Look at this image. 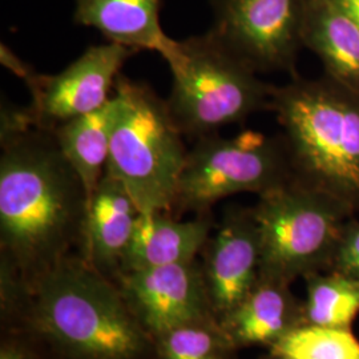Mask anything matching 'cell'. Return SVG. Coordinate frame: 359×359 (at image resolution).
I'll return each instance as SVG.
<instances>
[{
  "label": "cell",
  "mask_w": 359,
  "mask_h": 359,
  "mask_svg": "<svg viewBox=\"0 0 359 359\" xmlns=\"http://www.w3.org/2000/svg\"><path fill=\"white\" fill-rule=\"evenodd\" d=\"M88 196L51 130L1 144L0 268L28 292L79 246Z\"/></svg>",
  "instance_id": "1"
},
{
  "label": "cell",
  "mask_w": 359,
  "mask_h": 359,
  "mask_svg": "<svg viewBox=\"0 0 359 359\" xmlns=\"http://www.w3.org/2000/svg\"><path fill=\"white\" fill-rule=\"evenodd\" d=\"M15 323L59 359H154L117 283L71 255L27 292Z\"/></svg>",
  "instance_id": "2"
},
{
  "label": "cell",
  "mask_w": 359,
  "mask_h": 359,
  "mask_svg": "<svg viewBox=\"0 0 359 359\" xmlns=\"http://www.w3.org/2000/svg\"><path fill=\"white\" fill-rule=\"evenodd\" d=\"M293 177L353 209L359 205V96L329 79L293 77L273 88Z\"/></svg>",
  "instance_id": "3"
},
{
  "label": "cell",
  "mask_w": 359,
  "mask_h": 359,
  "mask_svg": "<svg viewBox=\"0 0 359 359\" xmlns=\"http://www.w3.org/2000/svg\"><path fill=\"white\" fill-rule=\"evenodd\" d=\"M163 57L173 77L168 109L184 136L200 139L270 111L274 86L264 83L209 31L175 40Z\"/></svg>",
  "instance_id": "4"
},
{
  "label": "cell",
  "mask_w": 359,
  "mask_h": 359,
  "mask_svg": "<svg viewBox=\"0 0 359 359\" xmlns=\"http://www.w3.org/2000/svg\"><path fill=\"white\" fill-rule=\"evenodd\" d=\"M105 173L124 185L142 213L172 212L188 151L167 102L144 83L118 75Z\"/></svg>",
  "instance_id": "5"
},
{
  "label": "cell",
  "mask_w": 359,
  "mask_h": 359,
  "mask_svg": "<svg viewBox=\"0 0 359 359\" xmlns=\"http://www.w3.org/2000/svg\"><path fill=\"white\" fill-rule=\"evenodd\" d=\"M353 208L295 180L258 196L252 208L259 276L292 283L329 270Z\"/></svg>",
  "instance_id": "6"
},
{
  "label": "cell",
  "mask_w": 359,
  "mask_h": 359,
  "mask_svg": "<svg viewBox=\"0 0 359 359\" xmlns=\"http://www.w3.org/2000/svg\"><path fill=\"white\" fill-rule=\"evenodd\" d=\"M292 179L283 140L252 129L233 137L208 135L187 154L172 213H209L222 198L245 192L259 196Z\"/></svg>",
  "instance_id": "7"
},
{
  "label": "cell",
  "mask_w": 359,
  "mask_h": 359,
  "mask_svg": "<svg viewBox=\"0 0 359 359\" xmlns=\"http://www.w3.org/2000/svg\"><path fill=\"white\" fill-rule=\"evenodd\" d=\"M215 13L209 32L257 74L298 76L304 0H216Z\"/></svg>",
  "instance_id": "8"
},
{
  "label": "cell",
  "mask_w": 359,
  "mask_h": 359,
  "mask_svg": "<svg viewBox=\"0 0 359 359\" xmlns=\"http://www.w3.org/2000/svg\"><path fill=\"white\" fill-rule=\"evenodd\" d=\"M137 51L116 43L90 46L56 75L36 74L27 87L36 128L52 130L109 102L124 63Z\"/></svg>",
  "instance_id": "9"
},
{
  "label": "cell",
  "mask_w": 359,
  "mask_h": 359,
  "mask_svg": "<svg viewBox=\"0 0 359 359\" xmlns=\"http://www.w3.org/2000/svg\"><path fill=\"white\" fill-rule=\"evenodd\" d=\"M117 285L132 314L152 341L182 325L216 320L200 258L123 273Z\"/></svg>",
  "instance_id": "10"
},
{
  "label": "cell",
  "mask_w": 359,
  "mask_h": 359,
  "mask_svg": "<svg viewBox=\"0 0 359 359\" xmlns=\"http://www.w3.org/2000/svg\"><path fill=\"white\" fill-rule=\"evenodd\" d=\"M200 257L210 306L219 323L259 280V240L252 208H228Z\"/></svg>",
  "instance_id": "11"
},
{
  "label": "cell",
  "mask_w": 359,
  "mask_h": 359,
  "mask_svg": "<svg viewBox=\"0 0 359 359\" xmlns=\"http://www.w3.org/2000/svg\"><path fill=\"white\" fill-rule=\"evenodd\" d=\"M139 215L124 185L105 173L88 201L77 255L104 277L118 283Z\"/></svg>",
  "instance_id": "12"
},
{
  "label": "cell",
  "mask_w": 359,
  "mask_h": 359,
  "mask_svg": "<svg viewBox=\"0 0 359 359\" xmlns=\"http://www.w3.org/2000/svg\"><path fill=\"white\" fill-rule=\"evenodd\" d=\"M212 212L180 219L172 212L139 215L121 264V274L197 259L215 229Z\"/></svg>",
  "instance_id": "13"
},
{
  "label": "cell",
  "mask_w": 359,
  "mask_h": 359,
  "mask_svg": "<svg viewBox=\"0 0 359 359\" xmlns=\"http://www.w3.org/2000/svg\"><path fill=\"white\" fill-rule=\"evenodd\" d=\"M219 325L236 350L270 348L304 326V304L292 293L290 283L259 276L244 301Z\"/></svg>",
  "instance_id": "14"
},
{
  "label": "cell",
  "mask_w": 359,
  "mask_h": 359,
  "mask_svg": "<svg viewBox=\"0 0 359 359\" xmlns=\"http://www.w3.org/2000/svg\"><path fill=\"white\" fill-rule=\"evenodd\" d=\"M302 44L326 79L359 96V26L334 0H304Z\"/></svg>",
  "instance_id": "15"
},
{
  "label": "cell",
  "mask_w": 359,
  "mask_h": 359,
  "mask_svg": "<svg viewBox=\"0 0 359 359\" xmlns=\"http://www.w3.org/2000/svg\"><path fill=\"white\" fill-rule=\"evenodd\" d=\"M161 1L76 0L74 19L80 26L97 29L109 43L163 56L175 39L169 38L161 27Z\"/></svg>",
  "instance_id": "16"
},
{
  "label": "cell",
  "mask_w": 359,
  "mask_h": 359,
  "mask_svg": "<svg viewBox=\"0 0 359 359\" xmlns=\"http://www.w3.org/2000/svg\"><path fill=\"white\" fill-rule=\"evenodd\" d=\"M115 116L116 100L112 95L102 108L68 120L51 130L59 149L81 180L88 201L105 175Z\"/></svg>",
  "instance_id": "17"
},
{
  "label": "cell",
  "mask_w": 359,
  "mask_h": 359,
  "mask_svg": "<svg viewBox=\"0 0 359 359\" xmlns=\"http://www.w3.org/2000/svg\"><path fill=\"white\" fill-rule=\"evenodd\" d=\"M304 280V326L351 329L359 316L358 281L332 270L313 273Z\"/></svg>",
  "instance_id": "18"
},
{
  "label": "cell",
  "mask_w": 359,
  "mask_h": 359,
  "mask_svg": "<svg viewBox=\"0 0 359 359\" xmlns=\"http://www.w3.org/2000/svg\"><path fill=\"white\" fill-rule=\"evenodd\" d=\"M154 359H236V348L216 320L193 322L154 339Z\"/></svg>",
  "instance_id": "19"
},
{
  "label": "cell",
  "mask_w": 359,
  "mask_h": 359,
  "mask_svg": "<svg viewBox=\"0 0 359 359\" xmlns=\"http://www.w3.org/2000/svg\"><path fill=\"white\" fill-rule=\"evenodd\" d=\"M268 350L293 359H359V339L351 329L305 325Z\"/></svg>",
  "instance_id": "20"
},
{
  "label": "cell",
  "mask_w": 359,
  "mask_h": 359,
  "mask_svg": "<svg viewBox=\"0 0 359 359\" xmlns=\"http://www.w3.org/2000/svg\"><path fill=\"white\" fill-rule=\"evenodd\" d=\"M329 270L359 283V221L353 218L347 221Z\"/></svg>",
  "instance_id": "21"
},
{
  "label": "cell",
  "mask_w": 359,
  "mask_h": 359,
  "mask_svg": "<svg viewBox=\"0 0 359 359\" xmlns=\"http://www.w3.org/2000/svg\"><path fill=\"white\" fill-rule=\"evenodd\" d=\"M36 128L29 107L20 108L10 102H1L0 112V142H10L28 130Z\"/></svg>",
  "instance_id": "22"
},
{
  "label": "cell",
  "mask_w": 359,
  "mask_h": 359,
  "mask_svg": "<svg viewBox=\"0 0 359 359\" xmlns=\"http://www.w3.org/2000/svg\"><path fill=\"white\" fill-rule=\"evenodd\" d=\"M0 359H40L34 341L23 332H13L3 337Z\"/></svg>",
  "instance_id": "23"
},
{
  "label": "cell",
  "mask_w": 359,
  "mask_h": 359,
  "mask_svg": "<svg viewBox=\"0 0 359 359\" xmlns=\"http://www.w3.org/2000/svg\"><path fill=\"white\" fill-rule=\"evenodd\" d=\"M0 63L3 67H6L8 71H11L15 76L23 79L26 83L38 74L34 69V67L28 65L22 57H19L4 43H1V46H0Z\"/></svg>",
  "instance_id": "24"
},
{
  "label": "cell",
  "mask_w": 359,
  "mask_h": 359,
  "mask_svg": "<svg viewBox=\"0 0 359 359\" xmlns=\"http://www.w3.org/2000/svg\"><path fill=\"white\" fill-rule=\"evenodd\" d=\"M338 6H341L359 26V0H334Z\"/></svg>",
  "instance_id": "25"
},
{
  "label": "cell",
  "mask_w": 359,
  "mask_h": 359,
  "mask_svg": "<svg viewBox=\"0 0 359 359\" xmlns=\"http://www.w3.org/2000/svg\"><path fill=\"white\" fill-rule=\"evenodd\" d=\"M262 359H293V358H287V357H283V355H277V354H273V353H269L268 351V354L264 357Z\"/></svg>",
  "instance_id": "26"
}]
</instances>
